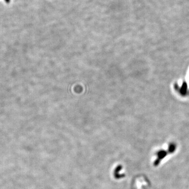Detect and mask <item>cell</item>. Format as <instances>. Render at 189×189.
<instances>
[{"mask_svg": "<svg viewBox=\"0 0 189 189\" xmlns=\"http://www.w3.org/2000/svg\"><path fill=\"white\" fill-rule=\"evenodd\" d=\"M186 88H187V86H186V83H184L183 86H182V88H181V94L183 95H184L185 94Z\"/></svg>", "mask_w": 189, "mask_h": 189, "instance_id": "obj_1", "label": "cell"}]
</instances>
